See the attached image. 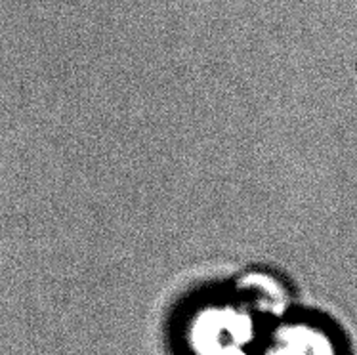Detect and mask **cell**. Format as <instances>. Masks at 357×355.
I'll return each instance as SVG.
<instances>
[{
    "instance_id": "obj_1",
    "label": "cell",
    "mask_w": 357,
    "mask_h": 355,
    "mask_svg": "<svg viewBox=\"0 0 357 355\" xmlns=\"http://www.w3.org/2000/svg\"><path fill=\"white\" fill-rule=\"evenodd\" d=\"M262 321L235 294L211 298L185 313L180 344L185 355H256Z\"/></svg>"
},
{
    "instance_id": "obj_2",
    "label": "cell",
    "mask_w": 357,
    "mask_h": 355,
    "mask_svg": "<svg viewBox=\"0 0 357 355\" xmlns=\"http://www.w3.org/2000/svg\"><path fill=\"white\" fill-rule=\"evenodd\" d=\"M256 355H348L342 336L331 323L310 315H291L273 321Z\"/></svg>"
},
{
    "instance_id": "obj_3",
    "label": "cell",
    "mask_w": 357,
    "mask_h": 355,
    "mask_svg": "<svg viewBox=\"0 0 357 355\" xmlns=\"http://www.w3.org/2000/svg\"><path fill=\"white\" fill-rule=\"evenodd\" d=\"M234 294L262 319H281L289 313V290L270 271H247L235 281Z\"/></svg>"
}]
</instances>
